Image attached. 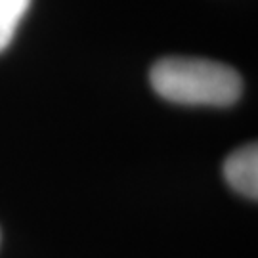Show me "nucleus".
Masks as SVG:
<instances>
[{
  "instance_id": "1",
  "label": "nucleus",
  "mask_w": 258,
  "mask_h": 258,
  "mask_svg": "<svg viewBox=\"0 0 258 258\" xmlns=\"http://www.w3.org/2000/svg\"><path fill=\"white\" fill-rule=\"evenodd\" d=\"M149 81L161 98L180 105L226 107L243 90L235 69L199 57H163L151 67Z\"/></svg>"
},
{
  "instance_id": "2",
  "label": "nucleus",
  "mask_w": 258,
  "mask_h": 258,
  "mask_svg": "<svg viewBox=\"0 0 258 258\" xmlns=\"http://www.w3.org/2000/svg\"><path fill=\"white\" fill-rule=\"evenodd\" d=\"M224 178L231 189L249 197L258 199V148L256 144H247L233 151L224 163Z\"/></svg>"
},
{
  "instance_id": "3",
  "label": "nucleus",
  "mask_w": 258,
  "mask_h": 258,
  "mask_svg": "<svg viewBox=\"0 0 258 258\" xmlns=\"http://www.w3.org/2000/svg\"><path fill=\"white\" fill-rule=\"evenodd\" d=\"M29 6L31 0H0V52H4L14 40Z\"/></svg>"
}]
</instances>
